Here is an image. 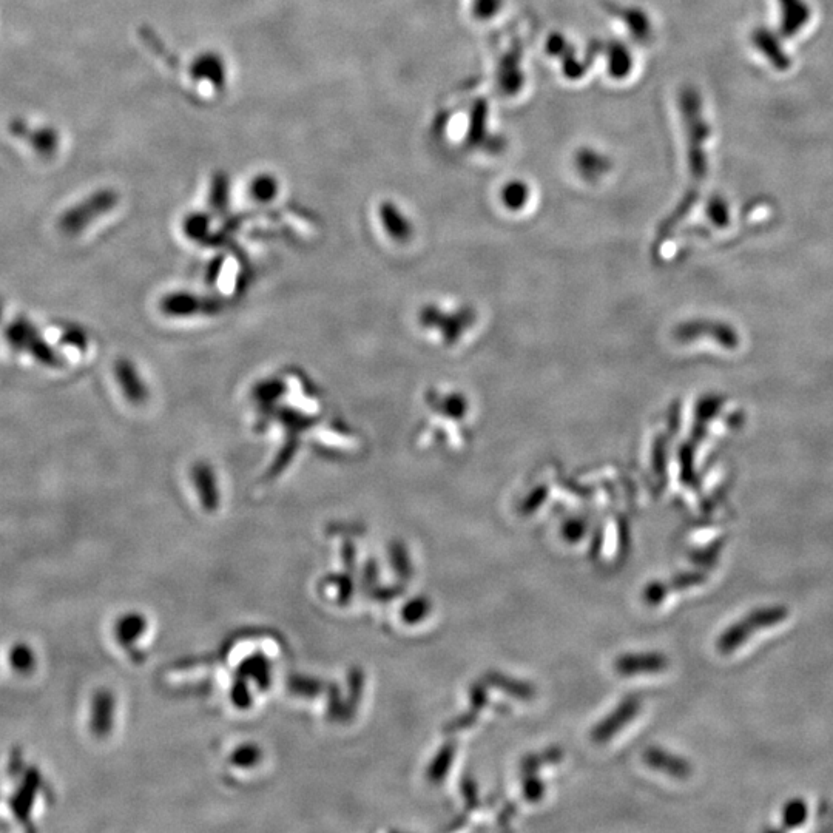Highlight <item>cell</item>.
I'll use <instances>...</instances> for the list:
<instances>
[{"label": "cell", "instance_id": "1", "mask_svg": "<svg viewBox=\"0 0 833 833\" xmlns=\"http://www.w3.org/2000/svg\"><path fill=\"white\" fill-rule=\"evenodd\" d=\"M787 616H789V611L780 605L752 611L749 616L742 618L722 633L721 638L716 642V648L722 655H730L738 650L747 639L752 638L753 633L778 625L786 621Z\"/></svg>", "mask_w": 833, "mask_h": 833}, {"label": "cell", "instance_id": "2", "mask_svg": "<svg viewBox=\"0 0 833 833\" xmlns=\"http://www.w3.org/2000/svg\"><path fill=\"white\" fill-rule=\"evenodd\" d=\"M116 196L110 192H99L82 201L73 209L67 210L59 221V227L68 237H75L84 232L99 216L112 210Z\"/></svg>", "mask_w": 833, "mask_h": 833}, {"label": "cell", "instance_id": "3", "mask_svg": "<svg viewBox=\"0 0 833 833\" xmlns=\"http://www.w3.org/2000/svg\"><path fill=\"white\" fill-rule=\"evenodd\" d=\"M113 375L118 383L121 394L132 406H142L149 402L150 388L146 378L139 371L135 361L130 358H119L113 365Z\"/></svg>", "mask_w": 833, "mask_h": 833}, {"label": "cell", "instance_id": "4", "mask_svg": "<svg viewBox=\"0 0 833 833\" xmlns=\"http://www.w3.org/2000/svg\"><path fill=\"white\" fill-rule=\"evenodd\" d=\"M162 314L170 318H192L212 315L218 311V303L186 291L170 292L159 303Z\"/></svg>", "mask_w": 833, "mask_h": 833}, {"label": "cell", "instance_id": "5", "mask_svg": "<svg viewBox=\"0 0 833 833\" xmlns=\"http://www.w3.org/2000/svg\"><path fill=\"white\" fill-rule=\"evenodd\" d=\"M641 712V701L636 698H628L611 712L607 718L602 719L593 732L591 738L594 742H607L618 735L624 727H627Z\"/></svg>", "mask_w": 833, "mask_h": 833}, {"label": "cell", "instance_id": "6", "mask_svg": "<svg viewBox=\"0 0 833 833\" xmlns=\"http://www.w3.org/2000/svg\"><path fill=\"white\" fill-rule=\"evenodd\" d=\"M668 667V659L662 653H628V655L619 656L614 662L616 672L621 676H638L651 675V673H659Z\"/></svg>", "mask_w": 833, "mask_h": 833}, {"label": "cell", "instance_id": "7", "mask_svg": "<svg viewBox=\"0 0 833 833\" xmlns=\"http://www.w3.org/2000/svg\"><path fill=\"white\" fill-rule=\"evenodd\" d=\"M642 759H644V763L650 766L651 769L672 776L676 780H687V778L692 776L693 770L690 763L685 761L684 758H681V756L667 752V750L650 747V749L645 750Z\"/></svg>", "mask_w": 833, "mask_h": 833}, {"label": "cell", "instance_id": "8", "mask_svg": "<svg viewBox=\"0 0 833 833\" xmlns=\"http://www.w3.org/2000/svg\"><path fill=\"white\" fill-rule=\"evenodd\" d=\"M192 480L195 483L201 503L207 510H215L220 505V488L215 469L209 462H196L192 468Z\"/></svg>", "mask_w": 833, "mask_h": 833}, {"label": "cell", "instance_id": "9", "mask_svg": "<svg viewBox=\"0 0 833 833\" xmlns=\"http://www.w3.org/2000/svg\"><path fill=\"white\" fill-rule=\"evenodd\" d=\"M41 335L33 321L27 317H17L8 324L4 331V338L8 346L17 352H27L34 340Z\"/></svg>", "mask_w": 833, "mask_h": 833}, {"label": "cell", "instance_id": "10", "mask_svg": "<svg viewBox=\"0 0 833 833\" xmlns=\"http://www.w3.org/2000/svg\"><path fill=\"white\" fill-rule=\"evenodd\" d=\"M486 684L491 687L499 688L502 692L520 699V701H531L536 695V688L528 682L517 681V679L510 678V676L502 675V673L491 672L485 676Z\"/></svg>", "mask_w": 833, "mask_h": 833}, {"label": "cell", "instance_id": "11", "mask_svg": "<svg viewBox=\"0 0 833 833\" xmlns=\"http://www.w3.org/2000/svg\"><path fill=\"white\" fill-rule=\"evenodd\" d=\"M456 752V742L449 741L443 744L442 749L437 752L428 767V780L431 783H440V781L445 780L452 763H454V758H456Z\"/></svg>", "mask_w": 833, "mask_h": 833}, {"label": "cell", "instance_id": "12", "mask_svg": "<svg viewBox=\"0 0 833 833\" xmlns=\"http://www.w3.org/2000/svg\"><path fill=\"white\" fill-rule=\"evenodd\" d=\"M113 719V696L108 692H101L96 695L93 705L92 726L95 733L104 735L112 729Z\"/></svg>", "mask_w": 833, "mask_h": 833}, {"label": "cell", "instance_id": "13", "mask_svg": "<svg viewBox=\"0 0 833 833\" xmlns=\"http://www.w3.org/2000/svg\"><path fill=\"white\" fill-rule=\"evenodd\" d=\"M562 758H564V750L551 747V749L545 750V752L534 753V755L523 759L522 769L525 773L536 772L542 766L559 763Z\"/></svg>", "mask_w": 833, "mask_h": 833}, {"label": "cell", "instance_id": "14", "mask_svg": "<svg viewBox=\"0 0 833 833\" xmlns=\"http://www.w3.org/2000/svg\"><path fill=\"white\" fill-rule=\"evenodd\" d=\"M382 220L386 232H388L392 238H395V240H405V238L408 237L409 229L408 226H406V221L403 220L402 216L398 215V212L394 209V207L386 206L385 209L382 210Z\"/></svg>", "mask_w": 833, "mask_h": 833}, {"label": "cell", "instance_id": "15", "mask_svg": "<svg viewBox=\"0 0 833 833\" xmlns=\"http://www.w3.org/2000/svg\"><path fill=\"white\" fill-rule=\"evenodd\" d=\"M10 662L11 667L19 673L33 672V668L36 667L33 650L24 644L14 645L10 651Z\"/></svg>", "mask_w": 833, "mask_h": 833}, {"label": "cell", "instance_id": "16", "mask_svg": "<svg viewBox=\"0 0 833 833\" xmlns=\"http://www.w3.org/2000/svg\"><path fill=\"white\" fill-rule=\"evenodd\" d=\"M431 610L432 604L428 597H415L414 601L408 602L403 608V619L411 625L419 624L428 618Z\"/></svg>", "mask_w": 833, "mask_h": 833}, {"label": "cell", "instance_id": "17", "mask_svg": "<svg viewBox=\"0 0 833 833\" xmlns=\"http://www.w3.org/2000/svg\"><path fill=\"white\" fill-rule=\"evenodd\" d=\"M522 790L523 795L530 803H537L545 795V786H543L539 776H536V772L527 773V776L523 778Z\"/></svg>", "mask_w": 833, "mask_h": 833}, {"label": "cell", "instance_id": "18", "mask_svg": "<svg viewBox=\"0 0 833 833\" xmlns=\"http://www.w3.org/2000/svg\"><path fill=\"white\" fill-rule=\"evenodd\" d=\"M783 817L787 827L801 826L807 818L806 804L801 800L792 801L784 809Z\"/></svg>", "mask_w": 833, "mask_h": 833}, {"label": "cell", "instance_id": "19", "mask_svg": "<svg viewBox=\"0 0 833 833\" xmlns=\"http://www.w3.org/2000/svg\"><path fill=\"white\" fill-rule=\"evenodd\" d=\"M61 343L67 344L70 348H76L79 349V351H84V349H87L88 346V337L87 334H85L84 329L79 328V326H67V328L62 331Z\"/></svg>", "mask_w": 833, "mask_h": 833}, {"label": "cell", "instance_id": "20", "mask_svg": "<svg viewBox=\"0 0 833 833\" xmlns=\"http://www.w3.org/2000/svg\"><path fill=\"white\" fill-rule=\"evenodd\" d=\"M392 560H394V568L400 576L409 579L412 573L411 562H409L408 551L403 545H395L391 551Z\"/></svg>", "mask_w": 833, "mask_h": 833}, {"label": "cell", "instance_id": "21", "mask_svg": "<svg viewBox=\"0 0 833 833\" xmlns=\"http://www.w3.org/2000/svg\"><path fill=\"white\" fill-rule=\"evenodd\" d=\"M668 591H670V587L667 584H662V582H651L650 585H647L644 590V601L647 602L648 605H658L664 601L665 596H667Z\"/></svg>", "mask_w": 833, "mask_h": 833}, {"label": "cell", "instance_id": "22", "mask_svg": "<svg viewBox=\"0 0 833 833\" xmlns=\"http://www.w3.org/2000/svg\"><path fill=\"white\" fill-rule=\"evenodd\" d=\"M460 789H462L463 798H465L466 809H476L479 806V792H477L476 783L469 776H466L460 783Z\"/></svg>", "mask_w": 833, "mask_h": 833}, {"label": "cell", "instance_id": "23", "mask_svg": "<svg viewBox=\"0 0 833 833\" xmlns=\"http://www.w3.org/2000/svg\"><path fill=\"white\" fill-rule=\"evenodd\" d=\"M476 721L477 712L476 710L471 709V712L465 713V715L457 716L456 719H452L448 726L445 727V730L449 733L460 732V730H466L469 729V727L474 726Z\"/></svg>", "mask_w": 833, "mask_h": 833}, {"label": "cell", "instance_id": "24", "mask_svg": "<svg viewBox=\"0 0 833 833\" xmlns=\"http://www.w3.org/2000/svg\"><path fill=\"white\" fill-rule=\"evenodd\" d=\"M184 230H186L187 237L190 240H201V238L206 237L207 232V223L203 220V218H198V216H193L187 221L186 226H184Z\"/></svg>", "mask_w": 833, "mask_h": 833}, {"label": "cell", "instance_id": "25", "mask_svg": "<svg viewBox=\"0 0 833 833\" xmlns=\"http://www.w3.org/2000/svg\"><path fill=\"white\" fill-rule=\"evenodd\" d=\"M469 701H471V709L480 712V710L488 704V695H486V687L483 684H474L469 690Z\"/></svg>", "mask_w": 833, "mask_h": 833}, {"label": "cell", "instance_id": "26", "mask_svg": "<svg viewBox=\"0 0 833 833\" xmlns=\"http://www.w3.org/2000/svg\"><path fill=\"white\" fill-rule=\"evenodd\" d=\"M585 534V523L579 522V520H570V522L565 523L564 527V537L565 540L568 542L576 543L584 537Z\"/></svg>", "mask_w": 833, "mask_h": 833}, {"label": "cell", "instance_id": "27", "mask_svg": "<svg viewBox=\"0 0 833 833\" xmlns=\"http://www.w3.org/2000/svg\"><path fill=\"white\" fill-rule=\"evenodd\" d=\"M704 581L705 577L701 573H685L676 576L672 585H675V590H684V588L693 587V585L701 584Z\"/></svg>", "mask_w": 833, "mask_h": 833}, {"label": "cell", "instance_id": "28", "mask_svg": "<svg viewBox=\"0 0 833 833\" xmlns=\"http://www.w3.org/2000/svg\"><path fill=\"white\" fill-rule=\"evenodd\" d=\"M252 192L253 195L257 196L258 199H263V201H267V199H270L275 195L274 187L270 186L269 181H266V183L255 184Z\"/></svg>", "mask_w": 833, "mask_h": 833}, {"label": "cell", "instance_id": "29", "mask_svg": "<svg viewBox=\"0 0 833 833\" xmlns=\"http://www.w3.org/2000/svg\"><path fill=\"white\" fill-rule=\"evenodd\" d=\"M4 311H5L4 300H2V298H0V321H2V317H4Z\"/></svg>", "mask_w": 833, "mask_h": 833}]
</instances>
